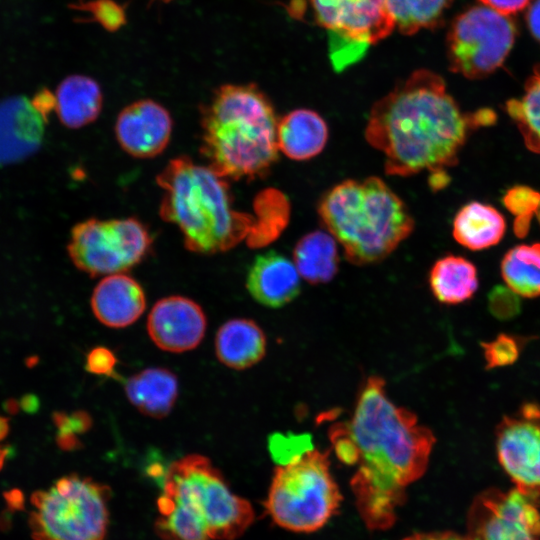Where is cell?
Segmentation results:
<instances>
[{
	"mask_svg": "<svg viewBox=\"0 0 540 540\" xmlns=\"http://www.w3.org/2000/svg\"><path fill=\"white\" fill-rule=\"evenodd\" d=\"M385 384L382 377L369 376L351 418L331 425L328 432L337 458L356 465L350 486L370 530L395 523L408 486L426 472L436 442L413 412L388 398Z\"/></svg>",
	"mask_w": 540,
	"mask_h": 540,
	"instance_id": "cell-1",
	"label": "cell"
},
{
	"mask_svg": "<svg viewBox=\"0 0 540 540\" xmlns=\"http://www.w3.org/2000/svg\"><path fill=\"white\" fill-rule=\"evenodd\" d=\"M474 128L442 77L420 69L373 105L365 138L384 154L385 172L404 177L455 165Z\"/></svg>",
	"mask_w": 540,
	"mask_h": 540,
	"instance_id": "cell-2",
	"label": "cell"
},
{
	"mask_svg": "<svg viewBox=\"0 0 540 540\" xmlns=\"http://www.w3.org/2000/svg\"><path fill=\"white\" fill-rule=\"evenodd\" d=\"M278 121L258 86L224 84L201 106L200 153L226 179L261 178L279 158Z\"/></svg>",
	"mask_w": 540,
	"mask_h": 540,
	"instance_id": "cell-3",
	"label": "cell"
},
{
	"mask_svg": "<svg viewBox=\"0 0 540 540\" xmlns=\"http://www.w3.org/2000/svg\"><path fill=\"white\" fill-rule=\"evenodd\" d=\"M162 540H235L254 520L249 501L234 494L209 458L184 456L167 468L157 499Z\"/></svg>",
	"mask_w": 540,
	"mask_h": 540,
	"instance_id": "cell-4",
	"label": "cell"
},
{
	"mask_svg": "<svg viewBox=\"0 0 540 540\" xmlns=\"http://www.w3.org/2000/svg\"><path fill=\"white\" fill-rule=\"evenodd\" d=\"M160 217L176 225L185 247L200 254L228 251L255 230L256 218L234 209L227 179L188 156L171 159L156 176Z\"/></svg>",
	"mask_w": 540,
	"mask_h": 540,
	"instance_id": "cell-5",
	"label": "cell"
},
{
	"mask_svg": "<svg viewBox=\"0 0 540 540\" xmlns=\"http://www.w3.org/2000/svg\"><path fill=\"white\" fill-rule=\"evenodd\" d=\"M319 217L354 265L382 261L414 229L402 199L379 177L347 179L326 191Z\"/></svg>",
	"mask_w": 540,
	"mask_h": 540,
	"instance_id": "cell-6",
	"label": "cell"
},
{
	"mask_svg": "<svg viewBox=\"0 0 540 540\" xmlns=\"http://www.w3.org/2000/svg\"><path fill=\"white\" fill-rule=\"evenodd\" d=\"M341 500L330 472L329 452L311 445L277 465L265 508L278 526L308 533L322 528L338 511Z\"/></svg>",
	"mask_w": 540,
	"mask_h": 540,
	"instance_id": "cell-7",
	"label": "cell"
},
{
	"mask_svg": "<svg viewBox=\"0 0 540 540\" xmlns=\"http://www.w3.org/2000/svg\"><path fill=\"white\" fill-rule=\"evenodd\" d=\"M110 488L72 474L31 496L29 527L34 540H105Z\"/></svg>",
	"mask_w": 540,
	"mask_h": 540,
	"instance_id": "cell-8",
	"label": "cell"
},
{
	"mask_svg": "<svg viewBox=\"0 0 540 540\" xmlns=\"http://www.w3.org/2000/svg\"><path fill=\"white\" fill-rule=\"evenodd\" d=\"M147 227L138 219L90 218L71 230L68 254L91 277L123 273L141 263L152 247Z\"/></svg>",
	"mask_w": 540,
	"mask_h": 540,
	"instance_id": "cell-9",
	"label": "cell"
},
{
	"mask_svg": "<svg viewBox=\"0 0 540 540\" xmlns=\"http://www.w3.org/2000/svg\"><path fill=\"white\" fill-rule=\"evenodd\" d=\"M513 21L484 5L458 15L447 34L450 69L469 79H480L499 68L515 41Z\"/></svg>",
	"mask_w": 540,
	"mask_h": 540,
	"instance_id": "cell-10",
	"label": "cell"
},
{
	"mask_svg": "<svg viewBox=\"0 0 540 540\" xmlns=\"http://www.w3.org/2000/svg\"><path fill=\"white\" fill-rule=\"evenodd\" d=\"M319 25L328 31L336 71L357 62L370 45L386 38L395 23L386 0H309Z\"/></svg>",
	"mask_w": 540,
	"mask_h": 540,
	"instance_id": "cell-11",
	"label": "cell"
},
{
	"mask_svg": "<svg viewBox=\"0 0 540 540\" xmlns=\"http://www.w3.org/2000/svg\"><path fill=\"white\" fill-rule=\"evenodd\" d=\"M499 464L522 495L540 504V403L525 402L495 429Z\"/></svg>",
	"mask_w": 540,
	"mask_h": 540,
	"instance_id": "cell-12",
	"label": "cell"
},
{
	"mask_svg": "<svg viewBox=\"0 0 540 540\" xmlns=\"http://www.w3.org/2000/svg\"><path fill=\"white\" fill-rule=\"evenodd\" d=\"M467 528L470 540H540V513L517 489L490 488L474 499Z\"/></svg>",
	"mask_w": 540,
	"mask_h": 540,
	"instance_id": "cell-13",
	"label": "cell"
},
{
	"mask_svg": "<svg viewBox=\"0 0 540 540\" xmlns=\"http://www.w3.org/2000/svg\"><path fill=\"white\" fill-rule=\"evenodd\" d=\"M173 130L170 112L160 103L141 99L117 116L115 136L120 147L135 158H153L168 146Z\"/></svg>",
	"mask_w": 540,
	"mask_h": 540,
	"instance_id": "cell-14",
	"label": "cell"
},
{
	"mask_svg": "<svg viewBox=\"0 0 540 540\" xmlns=\"http://www.w3.org/2000/svg\"><path fill=\"white\" fill-rule=\"evenodd\" d=\"M207 319L201 306L183 296L160 299L152 307L147 330L160 349L181 353L196 348L202 341Z\"/></svg>",
	"mask_w": 540,
	"mask_h": 540,
	"instance_id": "cell-15",
	"label": "cell"
},
{
	"mask_svg": "<svg viewBox=\"0 0 540 540\" xmlns=\"http://www.w3.org/2000/svg\"><path fill=\"white\" fill-rule=\"evenodd\" d=\"M47 117L25 96L0 101V165L23 160L39 149Z\"/></svg>",
	"mask_w": 540,
	"mask_h": 540,
	"instance_id": "cell-16",
	"label": "cell"
},
{
	"mask_svg": "<svg viewBox=\"0 0 540 540\" xmlns=\"http://www.w3.org/2000/svg\"><path fill=\"white\" fill-rule=\"evenodd\" d=\"M246 287L258 303L279 308L299 295L301 282L294 262L278 252L269 251L253 261Z\"/></svg>",
	"mask_w": 540,
	"mask_h": 540,
	"instance_id": "cell-17",
	"label": "cell"
},
{
	"mask_svg": "<svg viewBox=\"0 0 540 540\" xmlns=\"http://www.w3.org/2000/svg\"><path fill=\"white\" fill-rule=\"evenodd\" d=\"M91 307L95 317L105 326L123 328L143 314L145 293L141 285L127 274L107 275L95 286Z\"/></svg>",
	"mask_w": 540,
	"mask_h": 540,
	"instance_id": "cell-18",
	"label": "cell"
},
{
	"mask_svg": "<svg viewBox=\"0 0 540 540\" xmlns=\"http://www.w3.org/2000/svg\"><path fill=\"white\" fill-rule=\"evenodd\" d=\"M327 140L328 126L313 110L296 109L278 121V149L292 160L304 161L317 156Z\"/></svg>",
	"mask_w": 540,
	"mask_h": 540,
	"instance_id": "cell-19",
	"label": "cell"
},
{
	"mask_svg": "<svg viewBox=\"0 0 540 540\" xmlns=\"http://www.w3.org/2000/svg\"><path fill=\"white\" fill-rule=\"evenodd\" d=\"M215 351L225 366L242 370L262 360L266 353V336L251 319L236 318L225 322L217 331Z\"/></svg>",
	"mask_w": 540,
	"mask_h": 540,
	"instance_id": "cell-20",
	"label": "cell"
},
{
	"mask_svg": "<svg viewBox=\"0 0 540 540\" xmlns=\"http://www.w3.org/2000/svg\"><path fill=\"white\" fill-rule=\"evenodd\" d=\"M103 94L100 85L86 75H70L55 92V111L60 122L78 129L94 122L101 113Z\"/></svg>",
	"mask_w": 540,
	"mask_h": 540,
	"instance_id": "cell-21",
	"label": "cell"
},
{
	"mask_svg": "<svg viewBox=\"0 0 540 540\" xmlns=\"http://www.w3.org/2000/svg\"><path fill=\"white\" fill-rule=\"evenodd\" d=\"M125 392L132 405L141 413L163 418L176 402L178 380L168 369L148 368L126 381Z\"/></svg>",
	"mask_w": 540,
	"mask_h": 540,
	"instance_id": "cell-22",
	"label": "cell"
},
{
	"mask_svg": "<svg viewBox=\"0 0 540 540\" xmlns=\"http://www.w3.org/2000/svg\"><path fill=\"white\" fill-rule=\"evenodd\" d=\"M505 230V219L497 209L473 201L455 215L452 234L460 245L477 251L499 243Z\"/></svg>",
	"mask_w": 540,
	"mask_h": 540,
	"instance_id": "cell-23",
	"label": "cell"
},
{
	"mask_svg": "<svg viewBox=\"0 0 540 540\" xmlns=\"http://www.w3.org/2000/svg\"><path fill=\"white\" fill-rule=\"evenodd\" d=\"M475 265L461 256L438 259L429 273V286L434 297L443 304L456 305L471 299L478 289Z\"/></svg>",
	"mask_w": 540,
	"mask_h": 540,
	"instance_id": "cell-24",
	"label": "cell"
},
{
	"mask_svg": "<svg viewBox=\"0 0 540 540\" xmlns=\"http://www.w3.org/2000/svg\"><path fill=\"white\" fill-rule=\"evenodd\" d=\"M293 260L299 275L307 282L327 283L338 271L336 240L325 231L310 232L295 245Z\"/></svg>",
	"mask_w": 540,
	"mask_h": 540,
	"instance_id": "cell-25",
	"label": "cell"
},
{
	"mask_svg": "<svg viewBox=\"0 0 540 540\" xmlns=\"http://www.w3.org/2000/svg\"><path fill=\"white\" fill-rule=\"evenodd\" d=\"M501 276L518 296H540V243L520 244L506 252L501 261Z\"/></svg>",
	"mask_w": 540,
	"mask_h": 540,
	"instance_id": "cell-26",
	"label": "cell"
},
{
	"mask_svg": "<svg viewBox=\"0 0 540 540\" xmlns=\"http://www.w3.org/2000/svg\"><path fill=\"white\" fill-rule=\"evenodd\" d=\"M506 111L518 126L527 148L540 153V64L527 79L522 97L509 100Z\"/></svg>",
	"mask_w": 540,
	"mask_h": 540,
	"instance_id": "cell-27",
	"label": "cell"
},
{
	"mask_svg": "<svg viewBox=\"0 0 540 540\" xmlns=\"http://www.w3.org/2000/svg\"><path fill=\"white\" fill-rule=\"evenodd\" d=\"M257 213L253 234L247 239L251 247H260L275 240L288 223L290 205L286 196L275 189L259 193L255 199Z\"/></svg>",
	"mask_w": 540,
	"mask_h": 540,
	"instance_id": "cell-28",
	"label": "cell"
},
{
	"mask_svg": "<svg viewBox=\"0 0 540 540\" xmlns=\"http://www.w3.org/2000/svg\"><path fill=\"white\" fill-rule=\"evenodd\" d=\"M395 26L403 34L439 26L454 0H386Z\"/></svg>",
	"mask_w": 540,
	"mask_h": 540,
	"instance_id": "cell-29",
	"label": "cell"
},
{
	"mask_svg": "<svg viewBox=\"0 0 540 540\" xmlns=\"http://www.w3.org/2000/svg\"><path fill=\"white\" fill-rule=\"evenodd\" d=\"M528 338L501 333L493 340L483 342L486 369H494L512 365L517 361Z\"/></svg>",
	"mask_w": 540,
	"mask_h": 540,
	"instance_id": "cell-30",
	"label": "cell"
},
{
	"mask_svg": "<svg viewBox=\"0 0 540 540\" xmlns=\"http://www.w3.org/2000/svg\"><path fill=\"white\" fill-rule=\"evenodd\" d=\"M57 427V444L63 450H74L80 446L78 435L83 434L92 424L89 414L76 411L71 414L57 412L53 415Z\"/></svg>",
	"mask_w": 540,
	"mask_h": 540,
	"instance_id": "cell-31",
	"label": "cell"
},
{
	"mask_svg": "<svg viewBox=\"0 0 540 540\" xmlns=\"http://www.w3.org/2000/svg\"><path fill=\"white\" fill-rule=\"evenodd\" d=\"M75 7L87 12L92 21L99 23L107 31H117L126 23L123 6L114 0H92Z\"/></svg>",
	"mask_w": 540,
	"mask_h": 540,
	"instance_id": "cell-32",
	"label": "cell"
},
{
	"mask_svg": "<svg viewBox=\"0 0 540 540\" xmlns=\"http://www.w3.org/2000/svg\"><path fill=\"white\" fill-rule=\"evenodd\" d=\"M504 206L515 217L531 218L540 209V193L531 187L516 185L503 196Z\"/></svg>",
	"mask_w": 540,
	"mask_h": 540,
	"instance_id": "cell-33",
	"label": "cell"
},
{
	"mask_svg": "<svg viewBox=\"0 0 540 540\" xmlns=\"http://www.w3.org/2000/svg\"><path fill=\"white\" fill-rule=\"evenodd\" d=\"M489 305L498 317H510L519 309L518 295L507 286L495 287L489 295Z\"/></svg>",
	"mask_w": 540,
	"mask_h": 540,
	"instance_id": "cell-34",
	"label": "cell"
},
{
	"mask_svg": "<svg viewBox=\"0 0 540 540\" xmlns=\"http://www.w3.org/2000/svg\"><path fill=\"white\" fill-rule=\"evenodd\" d=\"M116 363V356L111 350L105 347H96L88 353L85 368L95 375L111 376L114 374Z\"/></svg>",
	"mask_w": 540,
	"mask_h": 540,
	"instance_id": "cell-35",
	"label": "cell"
},
{
	"mask_svg": "<svg viewBox=\"0 0 540 540\" xmlns=\"http://www.w3.org/2000/svg\"><path fill=\"white\" fill-rule=\"evenodd\" d=\"M484 6L503 15H510L526 8L532 0H479Z\"/></svg>",
	"mask_w": 540,
	"mask_h": 540,
	"instance_id": "cell-36",
	"label": "cell"
},
{
	"mask_svg": "<svg viewBox=\"0 0 540 540\" xmlns=\"http://www.w3.org/2000/svg\"><path fill=\"white\" fill-rule=\"evenodd\" d=\"M402 540H470L468 536H461L451 531L419 532L403 538Z\"/></svg>",
	"mask_w": 540,
	"mask_h": 540,
	"instance_id": "cell-37",
	"label": "cell"
},
{
	"mask_svg": "<svg viewBox=\"0 0 540 540\" xmlns=\"http://www.w3.org/2000/svg\"><path fill=\"white\" fill-rule=\"evenodd\" d=\"M526 21L532 35L540 42V0H534L529 6Z\"/></svg>",
	"mask_w": 540,
	"mask_h": 540,
	"instance_id": "cell-38",
	"label": "cell"
},
{
	"mask_svg": "<svg viewBox=\"0 0 540 540\" xmlns=\"http://www.w3.org/2000/svg\"><path fill=\"white\" fill-rule=\"evenodd\" d=\"M20 408L26 414H35L40 408V400L38 396L32 393H27L19 400Z\"/></svg>",
	"mask_w": 540,
	"mask_h": 540,
	"instance_id": "cell-39",
	"label": "cell"
},
{
	"mask_svg": "<svg viewBox=\"0 0 540 540\" xmlns=\"http://www.w3.org/2000/svg\"><path fill=\"white\" fill-rule=\"evenodd\" d=\"M449 181L448 174L445 170H439L431 173L429 179L430 186L433 190H438L443 188Z\"/></svg>",
	"mask_w": 540,
	"mask_h": 540,
	"instance_id": "cell-40",
	"label": "cell"
},
{
	"mask_svg": "<svg viewBox=\"0 0 540 540\" xmlns=\"http://www.w3.org/2000/svg\"><path fill=\"white\" fill-rule=\"evenodd\" d=\"M3 407H4V410L10 415H14L18 413V411L21 409L19 401L15 399L6 400L4 402Z\"/></svg>",
	"mask_w": 540,
	"mask_h": 540,
	"instance_id": "cell-41",
	"label": "cell"
},
{
	"mask_svg": "<svg viewBox=\"0 0 540 540\" xmlns=\"http://www.w3.org/2000/svg\"><path fill=\"white\" fill-rule=\"evenodd\" d=\"M9 430V419L0 415V441L7 437Z\"/></svg>",
	"mask_w": 540,
	"mask_h": 540,
	"instance_id": "cell-42",
	"label": "cell"
},
{
	"mask_svg": "<svg viewBox=\"0 0 540 540\" xmlns=\"http://www.w3.org/2000/svg\"><path fill=\"white\" fill-rule=\"evenodd\" d=\"M8 458V452L6 446H0V470L2 469L5 459Z\"/></svg>",
	"mask_w": 540,
	"mask_h": 540,
	"instance_id": "cell-43",
	"label": "cell"
}]
</instances>
